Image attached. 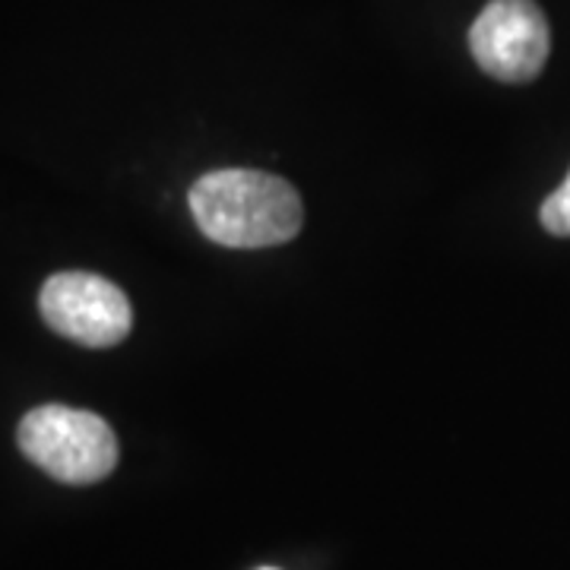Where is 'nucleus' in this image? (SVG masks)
<instances>
[{"instance_id": "obj_1", "label": "nucleus", "mask_w": 570, "mask_h": 570, "mask_svg": "<svg viewBox=\"0 0 570 570\" xmlns=\"http://www.w3.org/2000/svg\"><path fill=\"white\" fill-rule=\"evenodd\" d=\"M187 204L200 232L223 247L285 245L305 223L298 190L257 168L209 171L190 187Z\"/></svg>"}, {"instance_id": "obj_2", "label": "nucleus", "mask_w": 570, "mask_h": 570, "mask_svg": "<svg viewBox=\"0 0 570 570\" xmlns=\"http://www.w3.org/2000/svg\"><path fill=\"white\" fill-rule=\"evenodd\" d=\"M20 450L67 485H92L118 466V438L96 412L39 406L20 422Z\"/></svg>"}, {"instance_id": "obj_3", "label": "nucleus", "mask_w": 570, "mask_h": 570, "mask_svg": "<svg viewBox=\"0 0 570 570\" xmlns=\"http://www.w3.org/2000/svg\"><path fill=\"white\" fill-rule=\"evenodd\" d=\"M45 324L89 348L118 346L134 326V307L121 288L96 273H55L41 285Z\"/></svg>"}, {"instance_id": "obj_4", "label": "nucleus", "mask_w": 570, "mask_h": 570, "mask_svg": "<svg viewBox=\"0 0 570 570\" xmlns=\"http://www.w3.org/2000/svg\"><path fill=\"white\" fill-rule=\"evenodd\" d=\"M475 63L501 82H530L549 61V20L535 0H491L469 29Z\"/></svg>"}, {"instance_id": "obj_5", "label": "nucleus", "mask_w": 570, "mask_h": 570, "mask_svg": "<svg viewBox=\"0 0 570 570\" xmlns=\"http://www.w3.org/2000/svg\"><path fill=\"white\" fill-rule=\"evenodd\" d=\"M539 219H542V228L558 235V238H570V175L564 178V184L551 194L549 200L539 209Z\"/></svg>"}, {"instance_id": "obj_6", "label": "nucleus", "mask_w": 570, "mask_h": 570, "mask_svg": "<svg viewBox=\"0 0 570 570\" xmlns=\"http://www.w3.org/2000/svg\"><path fill=\"white\" fill-rule=\"evenodd\" d=\"M264 570H273V568H264Z\"/></svg>"}]
</instances>
